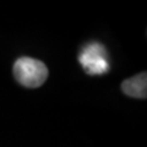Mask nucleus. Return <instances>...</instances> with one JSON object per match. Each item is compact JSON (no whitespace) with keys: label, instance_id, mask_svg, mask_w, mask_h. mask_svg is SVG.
I'll use <instances>...</instances> for the list:
<instances>
[{"label":"nucleus","instance_id":"f03ea898","mask_svg":"<svg viewBox=\"0 0 147 147\" xmlns=\"http://www.w3.org/2000/svg\"><path fill=\"white\" fill-rule=\"evenodd\" d=\"M79 60L90 75H102L109 70L107 52L99 43H90L82 48Z\"/></svg>","mask_w":147,"mask_h":147},{"label":"nucleus","instance_id":"7ed1b4c3","mask_svg":"<svg viewBox=\"0 0 147 147\" xmlns=\"http://www.w3.org/2000/svg\"><path fill=\"white\" fill-rule=\"evenodd\" d=\"M121 90L124 93L134 98H146L147 97V75L141 72L131 79L125 80L121 84Z\"/></svg>","mask_w":147,"mask_h":147},{"label":"nucleus","instance_id":"f257e3e1","mask_svg":"<svg viewBox=\"0 0 147 147\" xmlns=\"http://www.w3.org/2000/svg\"><path fill=\"white\" fill-rule=\"evenodd\" d=\"M13 75L22 86L36 88L42 86L47 80L48 69L40 60L22 57L13 64Z\"/></svg>","mask_w":147,"mask_h":147}]
</instances>
